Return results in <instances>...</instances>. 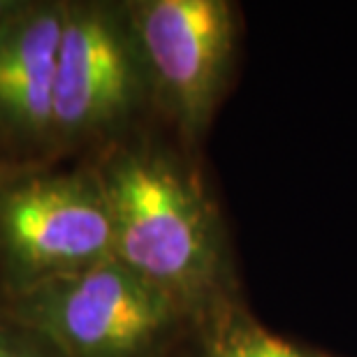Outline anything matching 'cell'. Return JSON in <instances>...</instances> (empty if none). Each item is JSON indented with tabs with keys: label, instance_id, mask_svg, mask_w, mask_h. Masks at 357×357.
<instances>
[{
	"label": "cell",
	"instance_id": "obj_1",
	"mask_svg": "<svg viewBox=\"0 0 357 357\" xmlns=\"http://www.w3.org/2000/svg\"><path fill=\"white\" fill-rule=\"evenodd\" d=\"M114 223V258L188 320L230 299L225 232L190 167L151 144L112 146L96 167Z\"/></svg>",
	"mask_w": 357,
	"mask_h": 357
},
{
	"label": "cell",
	"instance_id": "obj_2",
	"mask_svg": "<svg viewBox=\"0 0 357 357\" xmlns=\"http://www.w3.org/2000/svg\"><path fill=\"white\" fill-rule=\"evenodd\" d=\"M7 297V316L61 357H151L188 320L116 258Z\"/></svg>",
	"mask_w": 357,
	"mask_h": 357
},
{
	"label": "cell",
	"instance_id": "obj_3",
	"mask_svg": "<svg viewBox=\"0 0 357 357\" xmlns=\"http://www.w3.org/2000/svg\"><path fill=\"white\" fill-rule=\"evenodd\" d=\"M112 258V211L96 167L31 172L0 183L7 295Z\"/></svg>",
	"mask_w": 357,
	"mask_h": 357
},
{
	"label": "cell",
	"instance_id": "obj_4",
	"mask_svg": "<svg viewBox=\"0 0 357 357\" xmlns=\"http://www.w3.org/2000/svg\"><path fill=\"white\" fill-rule=\"evenodd\" d=\"M149 93L188 142L209 128L237 49V12L225 0H139L123 5Z\"/></svg>",
	"mask_w": 357,
	"mask_h": 357
},
{
	"label": "cell",
	"instance_id": "obj_5",
	"mask_svg": "<svg viewBox=\"0 0 357 357\" xmlns=\"http://www.w3.org/2000/svg\"><path fill=\"white\" fill-rule=\"evenodd\" d=\"M146 93L144 63L123 7L68 3L54 84V144L119 132Z\"/></svg>",
	"mask_w": 357,
	"mask_h": 357
},
{
	"label": "cell",
	"instance_id": "obj_6",
	"mask_svg": "<svg viewBox=\"0 0 357 357\" xmlns=\"http://www.w3.org/2000/svg\"><path fill=\"white\" fill-rule=\"evenodd\" d=\"M68 3H26L0 31V132L21 144L54 142L56 63Z\"/></svg>",
	"mask_w": 357,
	"mask_h": 357
},
{
	"label": "cell",
	"instance_id": "obj_7",
	"mask_svg": "<svg viewBox=\"0 0 357 357\" xmlns=\"http://www.w3.org/2000/svg\"><path fill=\"white\" fill-rule=\"evenodd\" d=\"M199 325L202 357H330L278 337L232 297L211 309Z\"/></svg>",
	"mask_w": 357,
	"mask_h": 357
},
{
	"label": "cell",
	"instance_id": "obj_8",
	"mask_svg": "<svg viewBox=\"0 0 357 357\" xmlns=\"http://www.w3.org/2000/svg\"><path fill=\"white\" fill-rule=\"evenodd\" d=\"M0 357H61L38 334L10 316L0 318Z\"/></svg>",
	"mask_w": 357,
	"mask_h": 357
},
{
	"label": "cell",
	"instance_id": "obj_9",
	"mask_svg": "<svg viewBox=\"0 0 357 357\" xmlns=\"http://www.w3.org/2000/svg\"><path fill=\"white\" fill-rule=\"evenodd\" d=\"M26 3H17V0H0V31L24 10Z\"/></svg>",
	"mask_w": 357,
	"mask_h": 357
}]
</instances>
